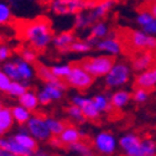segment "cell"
I'll use <instances>...</instances> for the list:
<instances>
[{"instance_id":"9","label":"cell","mask_w":156,"mask_h":156,"mask_svg":"<svg viewBox=\"0 0 156 156\" xmlns=\"http://www.w3.org/2000/svg\"><path fill=\"white\" fill-rule=\"evenodd\" d=\"M71 103L81 108V110L83 112L87 120L94 122V120H98L101 118L102 113L98 110V108L95 107L93 99L89 98V97L83 95V94H74L71 99Z\"/></svg>"},{"instance_id":"39","label":"cell","mask_w":156,"mask_h":156,"mask_svg":"<svg viewBox=\"0 0 156 156\" xmlns=\"http://www.w3.org/2000/svg\"><path fill=\"white\" fill-rule=\"evenodd\" d=\"M44 89L50 94V97H51L53 101H60V99L63 98V93H65V90L60 89V88L56 87V86L52 84V83H45Z\"/></svg>"},{"instance_id":"22","label":"cell","mask_w":156,"mask_h":156,"mask_svg":"<svg viewBox=\"0 0 156 156\" xmlns=\"http://www.w3.org/2000/svg\"><path fill=\"white\" fill-rule=\"evenodd\" d=\"M14 61H15L16 65H17V68H19V72H20V74H21L23 81H24V82H27V81L32 80L34 76L36 74L34 66H32L31 63L24 61L20 56H19V57H15V58H14Z\"/></svg>"},{"instance_id":"7","label":"cell","mask_w":156,"mask_h":156,"mask_svg":"<svg viewBox=\"0 0 156 156\" xmlns=\"http://www.w3.org/2000/svg\"><path fill=\"white\" fill-rule=\"evenodd\" d=\"M128 41L134 50H138V51L156 50V36H151L141 29L130 31L128 36Z\"/></svg>"},{"instance_id":"26","label":"cell","mask_w":156,"mask_h":156,"mask_svg":"<svg viewBox=\"0 0 156 156\" xmlns=\"http://www.w3.org/2000/svg\"><path fill=\"white\" fill-rule=\"evenodd\" d=\"M14 9L11 5L5 2V0H0V26L8 25L14 19Z\"/></svg>"},{"instance_id":"32","label":"cell","mask_w":156,"mask_h":156,"mask_svg":"<svg viewBox=\"0 0 156 156\" xmlns=\"http://www.w3.org/2000/svg\"><path fill=\"white\" fill-rule=\"evenodd\" d=\"M94 46L87 40H76L72 45H71V47H69V50H68V53L69 52H73V53H88V52H90L92 51V48H93Z\"/></svg>"},{"instance_id":"5","label":"cell","mask_w":156,"mask_h":156,"mask_svg":"<svg viewBox=\"0 0 156 156\" xmlns=\"http://www.w3.org/2000/svg\"><path fill=\"white\" fill-rule=\"evenodd\" d=\"M93 147L102 156H113L119 147V140L112 131L102 130L94 136Z\"/></svg>"},{"instance_id":"2","label":"cell","mask_w":156,"mask_h":156,"mask_svg":"<svg viewBox=\"0 0 156 156\" xmlns=\"http://www.w3.org/2000/svg\"><path fill=\"white\" fill-rule=\"evenodd\" d=\"M133 68L125 61H115L109 73L103 78L104 86L108 89H120L125 87L133 77Z\"/></svg>"},{"instance_id":"28","label":"cell","mask_w":156,"mask_h":156,"mask_svg":"<svg viewBox=\"0 0 156 156\" xmlns=\"http://www.w3.org/2000/svg\"><path fill=\"white\" fill-rule=\"evenodd\" d=\"M138 156H156V140L152 138H144Z\"/></svg>"},{"instance_id":"51","label":"cell","mask_w":156,"mask_h":156,"mask_svg":"<svg viewBox=\"0 0 156 156\" xmlns=\"http://www.w3.org/2000/svg\"><path fill=\"white\" fill-rule=\"evenodd\" d=\"M3 108H4V107H3V104H2V102H0V110H2Z\"/></svg>"},{"instance_id":"17","label":"cell","mask_w":156,"mask_h":156,"mask_svg":"<svg viewBox=\"0 0 156 156\" xmlns=\"http://www.w3.org/2000/svg\"><path fill=\"white\" fill-rule=\"evenodd\" d=\"M110 31H112V29L109 27V25L105 21H103V20L98 21V23H95V24H93L90 26L87 40L93 46H95V44L98 42L99 40H102V38H104V37H108Z\"/></svg>"},{"instance_id":"23","label":"cell","mask_w":156,"mask_h":156,"mask_svg":"<svg viewBox=\"0 0 156 156\" xmlns=\"http://www.w3.org/2000/svg\"><path fill=\"white\" fill-rule=\"evenodd\" d=\"M92 99L95 104V107L98 108V110L101 113H109L113 109L112 102H110V94L107 93H97L92 97Z\"/></svg>"},{"instance_id":"47","label":"cell","mask_w":156,"mask_h":156,"mask_svg":"<svg viewBox=\"0 0 156 156\" xmlns=\"http://www.w3.org/2000/svg\"><path fill=\"white\" fill-rule=\"evenodd\" d=\"M154 17H156V2H151V4L149 5V9H147Z\"/></svg>"},{"instance_id":"15","label":"cell","mask_w":156,"mask_h":156,"mask_svg":"<svg viewBox=\"0 0 156 156\" xmlns=\"http://www.w3.org/2000/svg\"><path fill=\"white\" fill-rule=\"evenodd\" d=\"M135 87L151 90L156 88V65L146 71H143L135 77Z\"/></svg>"},{"instance_id":"1","label":"cell","mask_w":156,"mask_h":156,"mask_svg":"<svg viewBox=\"0 0 156 156\" xmlns=\"http://www.w3.org/2000/svg\"><path fill=\"white\" fill-rule=\"evenodd\" d=\"M23 36L31 48L35 51H44L52 44L55 35L51 29V23L42 16L25 24Z\"/></svg>"},{"instance_id":"37","label":"cell","mask_w":156,"mask_h":156,"mask_svg":"<svg viewBox=\"0 0 156 156\" xmlns=\"http://www.w3.org/2000/svg\"><path fill=\"white\" fill-rule=\"evenodd\" d=\"M90 26L92 25L87 17L86 11H82L80 14L74 15V17H73V29L74 30H78V31L87 30V29H90Z\"/></svg>"},{"instance_id":"42","label":"cell","mask_w":156,"mask_h":156,"mask_svg":"<svg viewBox=\"0 0 156 156\" xmlns=\"http://www.w3.org/2000/svg\"><path fill=\"white\" fill-rule=\"evenodd\" d=\"M11 80L2 71L0 72V92H5L8 93L9 88H10V84H11Z\"/></svg>"},{"instance_id":"38","label":"cell","mask_w":156,"mask_h":156,"mask_svg":"<svg viewBox=\"0 0 156 156\" xmlns=\"http://www.w3.org/2000/svg\"><path fill=\"white\" fill-rule=\"evenodd\" d=\"M152 20H154V16L149 10H141L135 16V23L140 29H144L145 26H147Z\"/></svg>"},{"instance_id":"25","label":"cell","mask_w":156,"mask_h":156,"mask_svg":"<svg viewBox=\"0 0 156 156\" xmlns=\"http://www.w3.org/2000/svg\"><path fill=\"white\" fill-rule=\"evenodd\" d=\"M11 113H12V116H14L15 123H16L17 125H20V126L26 125L27 122L31 119V116H32L31 112L27 110L25 107H23V105H20V104L12 107V108H11Z\"/></svg>"},{"instance_id":"10","label":"cell","mask_w":156,"mask_h":156,"mask_svg":"<svg viewBox=\"0 0 156 156\" xmlns=\"http://www.w3.org/2000/svg\"><path fill=\"white\" fill-rule=\"evenodd\" d=\"M141 140L136 133H125L119 139V147L125 156H138Z\"/></svg>"},{"instance_id":"4","label":"cell","mask_w":156,"mask_h":156,"mask_svg":"<svg viewBox=\"0 0 156 156\" xmlns=\"http://www.w3.org/2000/svg\"><path fill=\"white\" fill-rule=\"evenodd\" d=\"M114 62H115L114 57L104 53H99L95 56L83 58V60L78 62V65L83 67L94 78H104L112 69Z\"/></svg>"},{"instance_id":"53","label":"cell","mask_w":156,"mask_h":156,"mask_svg":"<svg viewBox=\"0 0 156 156\" xmlns=\"http://www.w3.org/2000/svg\"><path fill=\"white\" fill-rule=\"evenodd\" d=\"M0 72H2V66H0Z\"/></svg>"},{"instance_id":"29","label":"cell","mask_w":156,"mask_h":156,"mask_svg":"<svg viewBox=\"0 0 156 156\" xmlns=\"http://www.w3.org/2000/svg\"><path fill=\"white\" fill-rule=\"evenodd\" d=\"M2 71L10 78L11 81H23L21 74H20L19 68H17V65H16V62L14 60H10V61L3 63Z\"/></svg>"},{"instance_id":"41","label":"cell","mask_w":156,"mask_h":156,"mask_svg":"<svg viewBox=\"0 0 156 156\" xmlns=\"http://www.w3.org/2000/svg\"><path fill=\"white\" fill-rule=\"evenodd\" d=\"M11 50L6 45H0V63H5L11 58Z\"/></svg>"},{"instance_id":"52","label":"cell","mask_w":156,"mask_h":156,"mask_svg":"<svg viewBox=\"0 0 156 156\" xmlns=\"http://www.w3.org/2000/svg\"><path fill=\"white\" fill-rule=\"evenodd\" d=\"M26 2H31L32 3V2H35V0H26Z\"/></svg>"},{"instance_id":"19","label":"cell","mask_w":156,"mask_h":156,"mask_svg":"<svg viewBox=\"0 0 156 156\" xmlns=\"http://www.w3.org/2000/svg\"><path fill=\"white\" fill-rule=\"evenodd\" d=\"M11 138L17 143L20 144L21 146L36 152L38 150V145H37V140L35 138H32V136L30 135V133L27 131V128L23 125V128H20V130H19L16 134H14Z\"/></svg>"},{"instance_id":"20","label":"cell","mask_w":156,"mask_h":156,"mask_svg":"<svg viewBox=\"0 0 156 156\" xmlns=\"http://www.w3.org/2000/svg\"><path fill=\"white\" fill-rule=\"evenodd\" d=\"M83 138H84V133L81 131L78 128H76L74 125H67L63 133L60 135L61 141L67 146L83 140Z\"/></svg>"},{"instance_id":"11","label":"cell","mask_w":156,"mask_h":156,"mask_svg":"<svg viewBox=\"0 0 156 156\" xmlns=\"http://www.w3.org/2000/svg\"><path fill=\"white\" fill-rule=\"evenodd\" d=\"M116 3H118V0H102V2H98V4L93 9L86 10V14H87V17H88L90 25L98 23V21H102L110 12V10L116 5Z\"/></svg>"},{"instance_id":"48","label":"cell","mask_w":156,"mask_h":156,"mask_svg":"<svg viewBox=\"0 0 156 156\" xmlns=\"http://www.w3.org/2000/svg\"><path fill=\"white\" fill-rule=\"evenodd\" d=\"M35 156H52V155L47 151H44V150H37L35 152Z\"/></svg>"},{"instance_id":"3","label":"cell","mask_w":156,"mask_h":156,"mask_svg":"<svg viewBox=\"0 0 156 156\" xmlns=\"http://www.w3.org/2000/svg\"><path fill=\"white\" fill-rule=\"evenodd\" d=\"M97 0H55L50 4V10L57 16H74L82 11L93 9Z\"/></svg>"},{"instance_id":"8","label":"cell","mask_w":156,"mask_h":156,"mask_svg":"<svg viewBox=\"0 0 156 156\" xmlns=\"http://www.w3.org/2000/svg\"><path fill=\"white\" fill-rule=\"evenodd\" d=\"M27 131L32 138L37 141H48L52 138V134L48 129L46 118H42L41 115H32L31 119L26 124Z\"/></svg>"},{"instance_id":"30","label":"cell","mask_w":156,"mask_h":156,"mask_svg":"<svg viewBox=\"0 0 156 156\" xmlns=\"http://www.w3.org/2000/svg\"><path fill=\"white\" fill-rule=\"evenodd\" d=\"M66 113H67L68 118L71 120H73L74 123H77V124H84L86 120H87L84 114H83V112L81 110V108L74 105V104H72V103H71V105H68L66 108Z\"/></svg>"},{"instance_id":"12","label":"cell","mask_w":156,"mask_h":156,"mask_svg":"<svg viewBox=\"0 0 156 156\" xmlns=\"http://www.w3.org/2000/svg\"><path fill=\"white\" fill-rule=\"evenodd\" d=\"M94 48L97 51H99L101 53H104V55H108L112 57L120 56L123 52V45L118 40V37H110V36L99 40L95 44Z\"/></svg>"},{"instance_id":"24","label":"cell","mask_w":156,"mask_h":156,"mask_svg":"<svg viewBox=\"0 0 156 156\" xmlns=\"http://www.w3.org/2000/svg\"><path fill=\"white\" fill-rule=\"evenodd\" d=\"M19 104L25 107L31 113L35 112L38 108V104H40V102H38L37 93H35L32 90H27L25 94H23L20 98H19Z\"/></svg>"},{"instance_id":"31","label":"cell","mask_w":156,"mask_h":156,"mask_svg":"<svg viewBox=\"0 0 156 156\" xmlns=\"http://www.w3.org/2000/svg\"><path fill=\"white\" fill-rule=\"evenodd\" d=\"M29 90V84L27 82L24 81H12L10 84V88L8 90V94L11 97H17L20 98L23 94H25Z\"/></svg>"},{"instance_id":"13","label":"cell","mask_w":156,"mask_h":156,"mask_svg":"<svg viewBox=\"0 0 156 156\" xmlns=\"http://www.w3.org/2000/svg\"><path fill=\"white\" fill-rule=\"evenodd\" d=\"M156 61V56L154 51H140L136 55L133 60H131V68L134 72L140 73L143 71L149 69L155 65Z\"/></svg>"},{"instance_id":"50","label":"cell","mask_w":156,"mask_h":156,"mask_svg":"<svg viewBox=\"0 0 156 156\" xmlns=\"http://www.w3.org/2000/svg\"><path fill=\"white\" fill-rule=\"evenodd\" d=\"M2 156H14V155H12V154H10V152H8V151L2 150Z\"/></svg>"},{"instance_id":"6","label":"cell","mask_w":156,"mask_h":156,"mask_svg":"<svg viewBox=\"0 0 156 156\" xmlns=\"http://www.w3.org/2000/svg\"><path fill=\"white\" fill-rule=\"evenodd\" d=\"M66 83L77 89V90H87L89 89L94 83V77L89 74L83 67L80 65H72L71 74L66 78Z\"/></svg>"},{"instance_id":"18","label":"cell","mask_w":156,"mask_h":156,"mask_svg":"<svg viewBox=\"0 0 156 156\" xmlns=\"http://www.w3.org/2000/svg\"><path fill=\"white\" fill-rule=\"evenodd\" d=\"M131 99V92L125 89V88H120V89H115L113 93H110V102L113 105L114 110H123Z\"/></svg>"},{"instance_id":"54","label":"cell","mask_w":156,"mask_h":156,"mask_svg":"<svg viewBox=\"0 0 156 156\" xmlns=\"http://www.w3.org/2000/svg\"><path fill=\"white\" fill-rule=\"evenodd\" d=\"M0 156H2V150H0Z\"/></svg>"},{"instance_id":"46","label":"cell","mask_w":156,"mask_h":156,"mask_svg":"<svg viewBox=\"0 0 156 156\" xmlns=\"http://www.w3.org/2000/svg\"><path fill=\"white\" fill-rule=\"evenodd\" d=\"M21 2L23 0H8V3L11 5L12 9H19V6L21 5Z\"/></svg>"},{"instance_id":"43","label":"cell","mask_w":156,"mask_h":156,"mask_svg":"<svg viewBox=\"0 0 156 156\" xmlns=\"http://www.w3.org/2000/svg\"><path fill=\"white\" fill-rule=\"evenodd\" d=\"M37 97H38V102H40V104L41 105H48V104H51L52 102H53V99L50 97V94L45 90V89H42V90H40L37 93Z\"/></svg>"},{"instance_id":"21","label":"cell","mask_w":156,"mask_h":156,"mask_svg":"<svg viewBox=\"0 0 156 156\" xmlns=\"http://www.w3.org/2000/svg\"><path fill=\"white\" fill-rule=\"evenodd\" d=\"M15 124L11 108H3L0 110V138L8 134Z\"/></svg>"},{"instance_id":"27","label":"cell","mask_w":156,"mask_h":156,"mask_svg":"<svg viewBox=\"0 0 156 156\" xmlns=\"http://www.w3.org/2000/svg\"><path fill=\"white\" fill-rule=\"evenodd\" d=\"M35 72H36V76L40 78L41 81H44L45 83H51V82L58 80V78L55 77V74L52 73L51 67H47L44 63H37L35 66Z\"/></svg>"},{"instance_id":"45","label":"cell","mask_w":156,"mask_h":156,"mask_svg":"<svg viewBox=\"0 0 156 156\" xmlns=\"http://www.w3.org/2000/svg\"><path fill=\"white\" fill-rule=\"evenodd\" d=\"M141 30H144L146 34H149V35H151V36H156V17H154V20H152L147 26H145V27L141 29Z\"/></svg>"},{"instance_id":"34","label":"cell","mask_w":156,"mask_h":156,"mask_svg":"<svg viewBox=\"0 0 156 156\" xmlns=\"http://www.w3.org/2000/svg\"><path fill=\"white\" fill-rule=\"evenodd\" d=\"M46 122H47V125H48V129L52 136H60L67 126L65 122L56 119V118H46Z\"/></svg>"},{"instance_id":"35","label":"cell","mask_w":156,"mask_h":156,"mask_svg":"<svg viewBox=\"0 0 156 156\" xmlns=\"http://www.w3.org/2000/svg\"><path fill=\"white\" fill-rule=\"evenodd\" d=\"M149 98H150V90H147V89L136 87L131 92V99L135 104H138V105H143V104L147 103Z\"/></svg>"},{"instance_id":"33","label":"cell","mask_w":156,"mask_h":156,"mask_svg":"<svg viewBox=\"0 0 156 156\" xmlns=\"http://www.w3.org/2000/svg\"><path fill=\"white\" fill-rule=\"evenodd\" d=\"M68 149H69V151L80 155V156H92V154H93L92 147L84 140H81V141L74 143L72 145H68Z\"/></svg>"},{"instance_id":"55","label":"cell","mask_w":156,"mask_h":156,"mask_svg":"<svg viewBox=\"0 0 156 156\" xmlns=\"http://www.w3.org/2000/svg\"><path fill=\"white\" fill-rule=\"evenodd\" d=\"M151 2H156V0H151Z\"/></svg>"},{"instance_id":"49","label":"cell","mask_w":156,"mask_h":156,"mask_svg":"<svg viewBox=\"0 0 156 156\" xmlns=\"http://www.w3.org/2000/svg\"><path fill=\"white\" fill-rule=\"evenodd\" d=\"M36 2H38V3H41V4H51L52 2H55V0H36Z\"/></svg>"},{"instance_id":"16","label":"cell","mask_w":156,"mask_h":156,"mask_svg":"<svg viewBox=\"0 0 156 156\" xmlns=\"http://www.w3.org/2000/svg\"><path fill=\"white\" fill-rule=\"evenodd\" d=\"M0 150L8 151L14 156H35V152L17 144L12 138H0Z\"/></svg>"},{"instance_id":"44","label":"cell","mask_w":156,"mask_h":156,"mask_svg":"<svg viewBox=\"0 0 156 156\" xmlns=\"http://www.w3.org/2000/svg\"><path fill=\"white\" fill-rule=\"evenodd\" d=\"M48 143V145L51 146V147H53V149H60V147H62L65 144L61 141V139H60V136H52V138L47 141Z\"/></svg>"},{"instance_id":"14","label":"cell","mask_w":156,"mask_h":156,"mask_svg":"<svg viewBox=\"0 0 156 156\" xmlns=\"http://www.w3.org/2000/svg\"><path fill=\"white\" fill-rule=\"evenodd\" d=\"M76 40L77 38H76L74 31L73 30H66V31H62V32L53 36L52 46L57 51H60L61 53H68V50H69L71 45Z\"/></svg>"},{"instance_id":"36","label":"cell","mask_w":156,"mask_h":156,"mask_svg":"<svg viewBox=\"0 0 156 156\" xmlns=\"http://www.w3.org/2000/svg\"><path fill=\"white\" fill-rule=\"evenodd\" d=\"M51 71L55 74V77H57L58 80H65L71 74L72 71V65L68 63H60V65H53L51 66Z\"/></svg>"},{"instance_id":"40","label":"cell","mask_w":156,"mask_h":156,"mask_svg":"<svg viewBox=\"0 0 156 156\" xmlns=\"http://www.w3.org/2000/svg\"><path fill=\"white\" fill-rule=\"evenodd\" d=\"M20 57L24 61L29 62V63H35L37 61V51H35L31 47H25L20 51Z\"/></svg>"}]
</instances>
